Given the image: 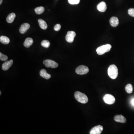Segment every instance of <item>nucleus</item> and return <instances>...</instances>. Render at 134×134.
Wrapping results in <instances>:
<instances>
[{"label": "nucleus", "instance_id": "6e6552de", "mask_svg": "<svg viewBox=\"0 0 134 134\" xmlns=\"http://www.w3.org/2000/svg\"><path fill=\"white\" fill-rule=\"evenodd\" d=\"M103 130V127L101 125H98L92 128L90 132V134H100Z\"/></svg>", "mask_w": 134, "mask_h": 134}, {"label": "nucleus", "instance_id": "f257e3e1", "mask_svg": "<svg viewBox=\"0 0 134 134\" xmlns=\"http://www.w3.org/2000/svg\"><path fill=\"white\" fill-rule=\"evenodd\" d=\"M74 96L77 101L82 104H86L88 101V98L87 95L80 92H76L74 93Z\"/></svg>", "mask_w": 134, "mask_h": 134}, {"label": "nucleus", "instance_id": "a211bd4d", "mask_svg": "<svg viewBox=\"0 0 134 134\" xmlns=\"http://www.w3.org/2000/svg\"><path fill=\"white\" fill-rule=\"evenodd\" d=\"M0 41L3 44H8L10 42V40L7 37L5 36H2L0 37Z\"/></svg>", "mask_w": 134, "mask_h": 134}, {"label": "nucleus", "instance_id": "bb28decb", "mask_svg": "<svg viewBox=\"0 0 134 134\" xmlns=\"http://www.w3.org/2000/svg\"><path fill=\"white\" fill-rule=\"evenodd\" d=\"M2 1H3V0H1V1H0V5H1V4H2Z\"/></svg>", "mask_w": 134, "mask_h": 134}, {"label": "nucleus", "instance_id": "a878e982", "mask_svg": "<svg viewBox=\"0 0 134 134\" xmlns=\"http://www.w3.org/2000/svg\"><path fill=\"white\" fill-rule=\"evenodd\" d=\"M131 104L134 106V98L132 99V100H131Z\"/></svg>", "mask_w": 134, "mask_h": 134}, {"label": "nucleus", "instance_id": "4468645a", "mask_svg": "<svg viewBox=\"0 0 134 134\" xmlns=\"http://www.w3.org/2000/svg\"><path fill=\"white\" fill-rule=\"evenodd\" d=\"M114 119L116 122L121 123H125L126 122V119L121 115H117L115 116Z\"/></svg>", "mask_w": 134, "mask_h": 134}, {"label": "nucleus", "instance_id": "cd10ccee", "mask_svg": "<svg viewBox=\"0 0 134 134\" xmlns=\"http://www.w3.org/2000/svg\"><path fill=\"white\" fill-rule=\"evenodd\" d=\"M1 95V92L0 91V95Z\"/></svg>", "mask_w": 134, "mask_h": 134}, {"label": "nucleus", "instance_id": "9b49d317", "mask_svg": "<svg viewBox=\"0 0 134 134\" xmlns=\"http://www.w3.org/2000/svg\"><path fill=\"white\" fill-rule=\"evenodd\" d=\"M30 28L29 24L28 23H23L20 27V29H19V32L23 34L26 32Z\"/></svg>", "mask_w": 134, "mask_h": 134}, {"label": "nucleus", "instance_id": "39448f33", "mask_svg": "<svg viewBox=\"0 0 134 134\" xmlns=\"http://www.w3.org/2000/svg\"><path fill=\"white\" fill-rule=\"evenodd\" d=\"M43 63L48 68L51 67L52 68H57L58 66L59 65L57 62L51 60L47 59L44 60Z\"/></svg>", "mask_w": 134, "mask_h": 134}, {"label": "nucleus", "instance_id": "4be33fe9", "mask_svg": "<svg viewBox=\"0 0 134 134\" xmlns=\"http://www.w3.org/2000/svg\"><path fill=\"white\" fill-rule=\"evenodd\" d=\"M8 59L7 56L2 54V52H0V60H1L2 61H6Z\"/></svg>", "mask_w": 134, "mask_h": 134}, {"label": "nucleus", "instance_id": "f3484780", "mask_svg": "<svg viewBox=\"0 0 134 134\" xmlns=\"http://www.w3.org/2000/svg\"><path fill=\"white\" fill-rule=\"evenodd\" d=\"M16 17L15 13H12L8 15L7 18V22L9 23H11L14 21Z\"/></svg>", "mask_w": 134, "mask_h": 134}, {"label": "nucleus", "instance_id": "dca6fc26", "mask_svg": "<svg viewBox=\"0 0 134 134\" xmlns=\"http://www.w3.org/2000/svg\"><path fill=\"white\" fill-rule=\"evenodd\" d=\"M38 22L39 26L41 29L44 30L47 29V25L44 20L40 19L38 20Z\"/></svg>", "mask_w": 134, "mask_h": 134}, {"label": "nucleus", "instance_id": "1a4fd4ad", "mask_svg": "<svg viewBox=\"0 0 134 134\" xmlns=\"http://www.w3.org/2000/svg\"><path fill=\"white\" fill-rule=\"evenodd\" d=\"M13 60H9V61H6V62L3 63L2 65V69L3 70L6 71L9 69V68L12 66L13 64Z\"/></svg>", "mask_w": 134, "mask_h": 134}, {"label": "nucleus", "instance_id": "20e7f679", "mask_svg": "<svg viewBox=\"0 0 134 134\" xmlns=\"http://www.w3.org/2000/svg\"><path fill=\"white\" fill-rule=\"evenodd\" d=\"M76 73L79 75L87 74L89 72V68L85 66L81 65L77 67L76 69Z\"/></svg>", "mask_w": 134, "mask_h": 134}, {"label": "nucleus", "instance_id": "0eeeda50", "mask_svg": "<svg viewBox=\"0 0 134 134\" xmlns=\"http://www.w3.org/2000/svg\"><path fill=\"white\" fill-rule=\"evenodd\" d=\"M76 33L74 31H69L67 32L66 36V40L69 43H72L74 41V38L76 36Z\"/></svg>", "mask_w": 134, "mask_h": 134}, {"label": "nucleus", "instance_id": "2eb2a0df", "mask_svg": "<svg viewBox=\"0 0 134 134\" xmlns=\"http://www.w3.org/2000/svg\"><path fill=\"white\" fill-rule=\"evenodd\" d=\"M33 40L31 38H27L24 41L23 45L25 47L29 48L33 44Z\"/></svg>", "mask_w": 134, "mask_h": 134}, {"label": "nucleus", "instance_id": "ddd939ff", "mask_svg": "<svg viewBox=\"0 0 134 134\" xmlns=\"http://www.w3.org/2000/svg\"><path fill=\"white\" fill-rule=\"evenodd\" d=\"M40 75L41 77L44 78L46 79H48L51 77L50 74L47 73V71L44 69H41L40 71Z\"/></svg>", "mask_w": 134, "mask_h": 134}, {"label": "nucleus", "instance_id": "393cba45", "mask_svg": "<svg viewBox=\"0 0 134 134\" xmlns=\"http://www.w3.org/2000/svg\"><path fill=\"white\" fill-rule=\"evenodd\" d=\"M61 26L60 24H57L54 27V30L56 31H59L61 29Z\"/></svg>", "mask_w": 134, "mask_h": 134}, {"label": "nucleus", "instance_id": "5701e85b", "mask_svg": "<svg viewBox=\"0 0 134 134\" xmlns=\"http://www.w3.org/2000/svg\"><path fill=\"white\" fill-rule=\"evenodd\" d=\"M68 1L70 4L76 5L79 3L80 0H68Z\"/></svg>", "mask_w": 134, "mask_h": 134}, {"label": "nucleus", "instance_id": "aec40b11", "mask_svg": "<svg viewBox=\"0 0 134 134\" xmlns=\"http://www.w3.org/2000/svg\"><path fill=\"white\" fill-rule=\"evenodd\" d=\"M125 90H126L127 93H128V94H131L133 92V86L130 84L127 85L126 87H125Z\"/></svg>", "mask_w": 134, "mask_h": 134}, {"label": "nucleus", "instance_id": "412c9836", "mask_svg": "<svg viewBox=\"0 0 134 134\" xmlns=\"http://www.w3.org/2000/svg\"><path fill=\"white\" fill-rule=\"evenodd\" d=\"M41 45L44 47L48 48L50 45V42L47 40H44L41 42Z\"/></svg>", "mask_w": 134, "mask_h": 134}, {"label": "nucleus", "instance_id": "7ed1b4c3", "mask_svg": "<svg viewBox=\"0 0 134 134\" xmlns=\"http://www.w3.org/2000/svg\"><path fill=\"white\" fill-rule=\"evenodd\" d=\"M112 45L110 44L104 45L99 47L96 50L97 54L99 55H104L105 52H108L112 48Z\"/></svg>", "mask_w": 134, "mask_h": 134}, {"label": "nucleus", "instance_id": "9d476101", "mask_svg": "<svg viewBox=\"0 0 134 134\" xmlns=\"http://www.w3.org/2000/svg\"><path fill=\"white\" fill-rule=\"evenodd\" d=\"M106 4L104 2H101L97 6V9L99 11L101 12H105L106 10Z\"/></svg>", "mask_w": 134, "mask_h": 134}, {"label": "nucleus", "instance_id": "b1692460", "mask_svg": "<svg viewBox=\"0 0 134 134\" xmlns=\"http://www.w3.org/2000/svg\"><path fill=\"white\" fill-rule=\"evenodd\" d=\"M128 14L132 17H134V9L130 8L128 9Z\"/></svg>", "mask_w": 134, "mask_h": 134}, {"label": "nucleus", "instance_id": "f8f14e48", "mask_svg": "<svg viewBox=\"0 0 134 134\" xmlns=\"http://www.w3.org/2000/svg\"><path fill=\"white\" fill-rule=\"evenodd\" d=\"M110 23L113 27H116L119 24V19L117 17L113 16L110 18Z\"/></svg>", "mask_w": 134, "mask_h": 134}, {"label": "nucleus", "instance_id": "6ab92c4d", "mask_svg": "<svg viewBox=\"0 0 134 134\" xmlns=\"http://www.w3.org/2000/svg\"><path fill=\"white\" fill-rule=\"evenodd\" d=\"M44 8L43 7H38L35 8V11L37 14H41L44 11Z\"/></svg>", "mask_w": 134, "mask_h": 134}, {"label": "nucleus", "instance_id": "f03ea898", "mask_svg": "<svg viewBox=\"0 0 134 134\" xmlns=\"http://www.w3.org/2000/svg\"><path fill=\"white\" fill-rule=\"evenodd\" d=\"M108 73L109 76L111 79H114L118 76V69L117 67L115 65H112L108 68Z\"/></svg>", "mask_w": 134, "mask_h": 134}, {"label": "nucleus", "instance_id": "423d86ee", "mask_svg": "<svg viewBox=\"0 0 134 134\" xmlns=\"http://www.w3.org/2000/svg\"><path fill=\"white\" fill-rule=\"evenodd\" d=\"M103 99L105 103L110 105L113 104L116 101L114 97L112 95L109 94L105 95L103 98Z\"/></svg>", "mask_w": 134, "mask_h": 134}]
</instances>
